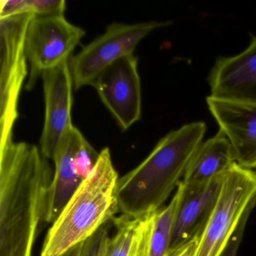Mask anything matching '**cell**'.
<instances>
[{"instance_id":"cell-1","label":"cell","mask_w":256,"mask_h":256,"mask_svg":"<svg viewBox=\"0 0 256 256\" xmlns=\"http://www.w3.org/2000/svg\"><path fill=\"white\" fill-rule=\"evenodd\" d=\"M48 160L32 144L0 146V256H32L53 180Z\"/></svg>"},{"instance_id":"cell-2","label":"cell","mask_w":256,"mask_h":256,"mask_svg":"<svg viewBox=\"0 0 256 256\" xmlns=\"http://www.w3.org/2000/svg\"><path fill=\"white\" fill-rule=\"evenodd\" d=\"M206 130L199 121L170 132L140 164L120 178L116 198L121 215L140 220L161 209L182 181Z\"/></svg>"},{"instance_id":"cell-3","label":"cell","mask_w":256,"mask_h":256,"mask_svg":"<svg viewBox=\"0 0 256 256\" xmlns=\"http://www.w3.org/2000/svg\"><path fill=\"white\" fill-rule=\"evenodd\" d=\"M108 148L100 152L88 178L68 199L49 229L40 256H62L96 233L119 212V180Z\"/></svg>"},{"instance_id":"cell-4","label":"cell","mask_w":256,"mask_h":256,"mask_svg":"<svg viewBox=\"0 0 256 256\" xmlns=\"http://www.w3.org/2000/svg\"><path fill=\"white\" fill-rule=\"evenodd\" d=\"M256 205V172L236 162L224 173L218 200L193 256H221L247 210Z\"/></svg>"},{"instance_id":"cell-5","label":"cell","mask_w":256,"mask_h":256,"mask_svg":"<svg viewBox=\"0 0 256 256\" xmlns=\"http://www.w3.org/2000/svg\"><path fill=\"white\" fill-rule=\"evenodd\" d=\"M34 16L0 18V146L13 140L19 97L28 74L25 40Z\"/></svg>"},{"instance_id":"cell-6","label":"cell","mask_w":256,"mask_h":256,"mask_svg":"<svg viewBox=\"0 0 256 256\" xmlns=\"http://www.w3.org/2000/svg\"><path fill=\"white\" fill-rule=\"evenodd\" d=\"M172 24L156 20L132 24H110L102 35L84 46L68 61L74 89L92 86L109 66L134 54L136 47L146 36Z\"/></svg>"},{"instance_id":"cell-7","label":"cell","mask_w":256,"mask_h":256,"mask_svg":"<svg viewBox=\"0 0 256 256\" xmlns=\"http://www.w3.org/2000/svg\"><path fill=\"white\" fill-rule=\"evenodd\" d=\"M85 30L64 16L32 18L26 30L25 52L30 64L26 89L31 90L44 72L68 61Z\"/></svg>"},{"instance_id":"cell-8","label":"cell","mask_w":256,"mask_h":256,"mask_svg":"<svg viewBox=\"0 0 256 256\" xmlns=\"http://www.w3.org/2000/svg\"><path fill=\"white\" fill-rule=\"evenodd\" d=\"M84 138L73 126L55 151L52 160L55 170L49 191L46 222H54L68 199L96 164V152L80 145Z\"/></svg>"},{"instance_id":"cell-9","label":"cell","mask_w":256,"mask_h":256,"mask_svg":"<svg viewBox=\"0 0 256 256\" xmlns=\"http://www.w3.org/2000/svg\"><path fill=\"white\" fill-rule=\"evenodd\" d=\"M138 62L134 54L124 56L106 68L92 85L124 131L142 118V84Z\"/></svg>"},{"instance_id":"cell-10","label":"cell","mask_w":256,"mask_h":256,"mask_svg":"<svg viewBox=\"0 0 256 256\" xmlns=\"http://www.w3.org/2000/svg\"><path fill=\"white\" fill-rule=\"evenodd\" d=\"M68 61L42 74L46 116L40 148L48 160H53L60 142L73 126L72 108L74 85Z\"/></svg>"},{"instance_id":"cell-11","label":"cell","mask_w":256,"mask_h":256,"mask_svg":"<svg viewBox=\"0 0 256 256\" xmlns=\"http://www.w3.org/2000/svg\"><path fill=\"white\" fill-rule=\"evenodd\" d=\"M206 104L220 131L230 142L235 162L256 168V103L206 97Z\"/></svg>"},{"instance_id":"cell-12","label":"cell","mask_w":256,"mask_h":256,"mask_svg":"<svg viewBox=\"0 0 256 256\" xmlns=\"http://www.w3.org/2000/svg\"><path fill=\"white\" fill-rule=\"evenodd\" d=\"M208 82L211 96L256 103V36L242 53L217 59Z\"/></svg>"},{"instance_id":"cell-13","label":"cell","mask_w":256,"mask_h":256,"mask_svg":"<svg viewBox=\"0 0 256 256\" xmlns=\"http://www.w3.org/2000/svg\"><path fill=\"white\" fill-rule=\"evenodd\" d=\"M224 173L209 184L192 190H186L181 182L179 184L182 194L174 223L170 251L202 233L218 200Z\"/></svg>"},{"instance_id":"cell-14","label":"cell","mask_w":256,"mask_h":256,"mask_svg":"<svg viewBox=\"0 0 256 256\" xmlns=\"http://www.w3.org/2000/svg\"><path fill=\"white\" fill-rule=\"evenodd\" d=\"M234 163L230 142L220 131L198 148L181 184L186 190L203 186L227 172Z\"/></svg>"},{"instance_id":"cell-15","label":"cell","mask_w":256,"mask_h":256,"mask_svg":"<svg viewBox=\"0 0 256 256\" xmlns=\"http://www.w3.org/2000/svg\"><path fill=\"white\" fill-rule=\"evenodd\" d=\"M181 194L182 190L179 185L170 203L152 214L148 256H168L174 223Z\"/></svg>"},{"instance_id":"cell-16","label":"cell","mask_w":256,"mask_h":256,"mask_svg":"<svg viewBox=\"0 0 256 256\" xmlns=\"http://www.w3.org/2000/svg\"><path fill=\"white\" fill-rule=\"evenodd\" d=\"M0 18L29 14L35 17L64 16L66 2L64 0H2Z\"/></svg>"},{"instance_id":"cell-17","label":"cell","mask_w":256,"mask_h":256,"mask_svg":"<svg viewBox=\"0 0 256 256\" xmlns=\"http://www.w3.org/2000/svg\"><path fill=\"white\" fill-rule=\"evenodd\" d=\"M112 220L116 232L108 240L103 256H130L142 218L134 220L121 215Z\"/></svg>"},{"instance_id":"cell-18","label":"cell","mask_w":256,"mask_h":256,"mask_svg":"<svg viewBox=\"0 0 256 256\" xmlns=\"http://www.w3.org/2000/svg\"><path fill=\"white\" fill-rule=\"evenodd\" d=\"M152 214L142 218L140 226L136 233L130 256H148V247H149L150 235L151 228H152Z\"/></svg>"},{"instance_id":"cell-19","label":"cell","mask_w":256,"mask_h":256,"mask_svg":"<svg viewBox=\"0 0 256 256\" xmlns=\"http://www.w3.org/2000/svg\"><path fill=\"white\" fill-rule=\"evenodd\" d=\"M109 238V228L104 224L84 242L80 256H103Z\"/></svg>"},{"instance_id":"cell-20","label":"cell","mask_w":256,"mask_h":256,"mask_svg":"<svg viewBox=\"0 0 256 256\" xmlns=\"http://www.w3.org/2000/svg\"><path fill=\"white\" fill-rule=\"evenodd\" d=\"M254 206H252L250 209L247 210L246 212L244 214V216L241 218L240 222L238 224V227L235 229L232 236H230L227 246L224 248V251L222 253L221 256H238V250L244 238V230L248 222L250 214Z\"/></svg>"},{"instance_id":"cell-21","label":"cell","mask_w":256,"mask_h":256,"mask_svg":"<svg viewBox=\"0 0 256 256\" xmlns=\"http://www.w3.org/2000/svg\"><path fill=\"white\" fill-rule=\"evenodd\" d=\"M83 244H79V245L76 246L74 248L70 250V251L67 252L66 254H64L62 256H80L82 254V248H83Z\"/></svg>"}]
</instances>
